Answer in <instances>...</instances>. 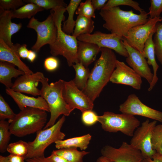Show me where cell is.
Instances as JSON below:
<instances>
[{"label":"cell","mask_w":162,"mask_h":162,"mask_svg":"<svg viewBox=\"0 0 162 162\" xmlns=\"http://www.w3.org/2000/svg\"><path fill=\"white\" fill-rule=\"evenodd\" d=\"M100 52V56L90 71L86 86L83 91L93 102L110 81L117 60L112 50L102 48Z\"/></svg>","instance_id":"cell-1"},{"label":"cell","mask_w":162,"mask_h":162,"mask_svg":"<svg viewBox=\"0 0 162 162\" xmlns=\"http://www.w3.org/2000/svg\"><path fill=\"white\" fill-rule=\"evenodd\" d=\"M99 14L105 22L103 27L111 33L121 38L130 28L144 24L149 18L148 13L144 10L136 14L132 10H124L119 7L102 9Z\"/></svg>","instance_id":"cell-2"},{"label":"cell","mask_w":162,"mask_h":162,"mask_svg":"<svg viewBox=\"0 0 162 162\" xmlns=\"http://www.w3.org/2000/svg\"><path fill=\"white\" fill-rule=\"evenodd\" d=\"M66 11L65 8L63 7L51 10L50 13L57 27V33L55 41L49 46L52 55L63 56L66 59L68 66L70 67L79 62L77 55L78 40L76 38L67 34L62 30V23L65 19L64 14Z\"/></svg>","instance_id":"cell-3"},{"label":"cell","mask_w":162,"mask_h":162,"mask_svg":"<svg viewBox=\"0 0 162 162\" xmlns=\"http://www.w3.org/2000/svg\"><path fill=\"white\" fill-rule=\"evenodd\" d=\"M48 81V79L45 77L40 81L42 85L40 96L47 102L50 113V119L44 129L54 125L61 115L68 116L73 111L66 103L63 96L64 81L59 79L50 84Z\"/></svg>","instance_id":"cell-4"},{"label":"cell","mask_w":162,"mask_h":162,"mask_svg":"<svg viewBox=\"0 0 162 162\" xmlns=\"http://www.w3.org/2000/svg\"><path fill=\"white\" fill-rule=\"evenodd\" d=\"M46 112L36 108H25L9 122L10 132L18 137L36 133L42 130L47 123Z\"/></svg>","instance_id":"cell-5"},{"label":"cell","mask_w":162,"mask_h":162,"mask_svg":"<svg viewBox=\"0 0 162 162\" xmlns=\"http://www.w3.org/2000/svg\"><path fill=\"white\" fill-rule=\"evenodd\" d=\"M65 119L63 115L53 126L37 132L34 140L28 142V149L26 159L44 156L45 150L49 146L63 140L65 135L61 131V129Z\"/></svg>","instance_id":"cell-6"},{"label":"cell","mask_w":162,"mask_h":162,"mask_svg":"<svg viewBox=\"0 0 162 162\" xmlns=\"http://www.w3.org/2000/svg\"><path fill=\"white\" fill-rule=\"evenodd\" d=\"M98 122L106 131L112 133L119 131L130 137L133 136L135 130L140 124V121L134 116L108 111L98 116Z\"/></svg>","instance_id":"cell-7"},{"label":"cell","mask_w":162,"mask_h":162,"mask_svg":"<svg viewBox=\"0 0 162 162\" xmlns=\"http://www.w3.org/2000/svg\"><path fill=\"white\" fill-rule=\"evenodd\" d=\"M34 29L37 34V39L32 49L38 52L44 46L53 44L56 38L57 27L52 14H50L42 22H40L34 17L30 20L27 26Z\"/></svg>","instance_id":"cell-8"},{"label":"cell","mask_w":162,"mask_h":162,"mask_svg":"<svg viewBox=\"0 0 162 162\" xmlns=\"http://www.w3.org/2000/svg\"><path fill=\"white\" fill-rule=\"evenodd\" d=\"M157 121L147 119L135 131L130 144L139 150L144 159H152L156 152L153 149L152 138L153 130Z\"/></svg>","instance_id":"cell-9"},{"label":"cell","mask_w":162,"mask_h":162,"mask_svg":"<svg viewBox=\"0 0 162 162\" xmlns=\"http://www.w3.org/2000/svg\"><path fill=\"white\" fill-rule=\"evenodd\" d=\"M122 38L113 34H106L96 31L92 34L81 35L78 40L94 43L100 48H106L113 50L118 54L125 57L128 55L122 42Z\"/></svg>","instance_id":"cell-10"},{"label":"cell","mask_w":162,"mask_h":162,"mask_svg":"<svg viewBox=\"0 0 162 162\" xmlns=\"http://www.w3.org/2000/svg\"><path fill=\"white\" fill-rule=\"evenodd\" d=\"M162 21L161 16L154 18L149 17L148 21L144 24L129 29L123 38L130 45L143 55L145 42L151 33H155L157 24Z\"/></svg>","instance_id":"cell-11"},{"label":"cell","mask_w":162,"mask_h":162,"mask_svg":"<svg viewBox=\"0 0 162 162\" xmlns=\"http://www.w3.org/2000/svg\"><path fill=\"white\" fill-rule=\"evenodd\" d=\"M101 153L102 156L115 162H142L144 159L139 150L125 142L118 148L105 146Z\"/></svg>","instance_id":"cell-12"},{"label":"cell","mask_w":162,"mask_h":162,"mask_svg":"<svg viewBox=\"0 0 162 162\" xmlns=\"http://www.w3.org/2000/svg\"><path fill=\"white\" fill-rule=\"evenodd\" d=\"M62 95L64 100L73 110L77 109L83 112L87 110H92L93 102L76 86L73 80L64 81Z\"/></svg>","instance_id":"cell-13"},{"label":"cell","mask_w":162,"mask_h":162,"mask_svg":"<svg viewBox=\"0 0 162 162\" xmlns=\"http://www.w3.org/2000/svg\"><path fill=\"white\" fill-rule=\"evenodd\" d=\"M119 110L123 113L140 116L162 122V112L144 104L134 94L129 95L126 100L120 105Z\"/></svg>","instance_id":"cell-14"},{"label":"cell","mask_w":162,"mask_h":162,"mask_svg":"<svg viewBox=\"0 0 162 162\" xmlns=\"http://www.w3.org/2000/svg\"><path fill=\"white\" fill-rule=\"evenodd\" d=\"M122 42L128 55L126 59V62L141 77L146 79L150 84L152 81L153 74L145 58L139 51L130 45L123 38Z\"/></svg>","instance_id":"cell-15"},{"label":"cell","mask_w":162,"mask_h":162,"mask_svg":"<svg viewBox=\"0 0 162 162\" xmlns=\"http://www.w3.org/2000/svg\"><path fill=\"white\" fill-rule=\"evenodd\" d=\"M110 81L129 86L138 90L140 89L142 84L141 77L138 74L123 62L118 60Z\"/></svg>","instance_id":"cell-16"},{"label":"cell","mask_w":162,"mask_h":162,"mask_svg":"<svg viewBox=\"0 0 162 162\" xmlns=\"http://www.w3.org/2000/svg\"><path fill=\"white\" fill-rule=\"evenodd\" d=\"M45 77L41 72L31 74H25L18 77L11 88L13 91L36 96L40 95V90L38 88L40 80Z\"/></svg>","instance_id":"cell-17"},{"label":"cell","mask_w":162,"mask_h":162,"mask_svg":"<svg viewBox=\"0 0 162 162\" xmlns=\"http://www.w3.org/2000/svg\"><path fill=\"white\" fill-rule=\"evenodd\" d=\"M12 15L10 10H5L0 8V39L10 47L16 49V44L11 41L13 35L17 33L22 27V24H16L11 21Z\"/></svg>","instance_id":"cell-18"},{"label":"cell","mask_w":162,"mask_h":162,"mask_svg":"<svg viewBox=\"0 0 162 162\" xmlns=\"http://www.w3.org/2000/svg\"><path fill=\"white\" fill-rule=\"evenodd\" d=\"M5 91L6 93L13 99L20 110L26 107H30L50 112L47 102L41 96L37 98L29 97L14 91L10 88H6Z\"/></svg>","instance_id":"cell-19"},{"label":"cell","mask_w":162,"mask_h":162,"mask_svg":"<svg viewBox=\"0 0 162 162\" xmlns=\"http://www.w3.org/2000/svg\"><path fill=\"white\" fill-rule=\"evenodd\" d=\"M20 58L17 50L10 48L2 39H0V61L7 62L14 65L26 74L33 73Z\"/></svg>","instance_id":"cell-20"},{"label":"cell","mask_w":162,"mask_h":162,"mask_svg":"<svg viewBox=\"0 0 162 162\" xmlns=\"http://www.w3.org/2000/svg\"><path fill=\"white\" fill-rule=\"evenodd\" d=\"M100 49L96 44L78 40L77 55L79 62L88 68L95 60Z\"/></svg>","instance_id":"cell-21"},{"label":"cell","mask_w":162,"mask_h":162,"mask_svg":"<svg viewBox=\"0 0 162 162\" xmlns=\"http://www.w3.org/2000/svg\"><path fill=\"white\" fill-rule=\"evenodd\" d=\"M154 34L152 33L150 34L145 42L143 50V55L145 58L147 59L148 64L152 66L153 71V80L148 89L149 91L152 90L158 80L157 74L159 66L155 60L154 47L152 38Z\"/></svg>","instance_id":"cell-22"},{"label":"cell","mask_w":162,"mask_h":162,"mask_svg":"<svg viewBox=\"0 0 162 162\" xmlns=\"http://www.w3.org/2000/svg\"><path fill=\"white\" fill-rule=\"evenodd\" d=\"M15 65L6 62H0V82L6 88H11L13 85L12 79L24 74L22 70L16 69Z\"/></svg>","instance_id":"cell-23"},{"label":"cell","mask_w":162,"mask_h":162,"mask_svg":"<svg viewBox=\"0 0 162 162\" xmlns=\"http://www.w3.org/2000/svg\"><path fill=\"white\" fill-rule=\"evenodd\" d=\"M91 138V135L88 134L80 136L58 140L55 142V147L58 149L79 148L83 151L87 148Z\"/></svg>","instance_id":"cell-24"},{"label":"cell","mask_w":162,"mask_h":162,"mask_svg":"<svg viewBox=\"0 0 162 162\" xmlns=\"http://www.w3.org/2000/svg\"><path fill=\"white\" fill-rule=\"evenodd\" d=\"M94 28V21L92 18L78 15L76 20L74 29L72 35L77 38L81 35L91 34Z\"/></svg>","instance_id":"cell-25"},{"label":"cell","mask_w":162,"mask_h":162,"mask_svg":"<svg viewBox=\"0 0 162 162\" xmlns=\"http://www.w3.org/2000/svg\"><path fill=\"white\" fill-rule=\"evenodd\" d=\"M72 66L75 71V76L73 81L76 86L83 91L86 86L90 71L88 68L79 62L75 63Z\"/></svg>","instance_id":"cell-26"},{"label":"cell","mask_w":162,"mask_h":162,"mask_svg":"<svg viewBox=\"0 0 162 162\" xmlns=\"http://www.w3.org/2000/svg\"><path fill=\"white\" fill-rule=\"evenodd\" d=\"M81 0H70L69 4L65 8L68 14L67 19L64 22L62 30L67 34L70 35L73 33L76 20L74 19V14L81 2Z\"/></svg>","instance_id":"cell-27"},{"label":"cell","mask_w":162,"mask_h":162,"mask_svg":"<svg viewBox=\"0 0 162 162\" xmlns=\"http://www.w3.org/2000/svg\"><path fill=\"white\" fill-rule=\"evenodd\" d=\"M43 8L33 3H28L19 8L11 11L12 18L19 19H30L37 13L42 11Z\"/></svg>","instance_id":"cell-28"},{"label":"cell","mask_w":162,"mask_h":162,"mask_svg":"<svg viewBox=\"0 0 162 162\" xmlns=\"http://www.w3.org/2000/svg\"><path fill=\"white\" fill-rule=\"evenodd\" d=\"M52 152L63 157L69 162H83V157L89 153L84 150L79 151L76 148L58 149Z\"/></svg>","instance_id":"cell-29"},{"label":"cell","mask_w":162,"mask_h":162,"mask_svg":"<svg viewBox=\"0 0 162 162\" xmlns=\"http://www.w3.org/2000/svg\"><path fill=\"white\" fill-rule=\"evenodd\" d=\"M10 123L5 120L0 121V152L4 153L7 151L10 136L9 129Z\"/></svg>","instance_id":"cell-30"},{"label":"cell","mask_w":162,"mask_h":162,"mask_svg":"<svg viewBox=\"0 0 162 162\" xmlns=\"http://www.w3.org/2000/svg\"><path fill=\"white\" fill-rule=\"evenodd\" d=\"M28 149V142L20 140L9 144L7 151L11 154L26 157Z\"/></svg>","instance_id":"cell-31"},{"label":"cell","mask_w":162,"mask_h":162,"mask_svg":"<svg viewBox=\"0 0 162 162\" xmlns=\"http://www.w3.org/2000/svg\"><path fill=\"white\" fill-rule=\"evenodd\" d=\"M25 3H33L46 10L54 9L57 7L66 8L67 4L63 0H24Z\"/></svg>","instance_id":"cell-32"},{"label":"cell","mask_w":162,"mask_h":162,"mask_svg":"<svg viewBox=\"0 0 162 162\" xmlns=\"http://www.w3.org/2000/svg\"><path fill=\"white\" fill-rule=\"evenodd\" d=\"M153 40L155 55L162 65V23L158 22Z\"/></svg>","instance_id":"cell-33"},{"label":"cell","mask_w":162,"mask_h":162,"mask_svg":"<svg viewBox=\"0 0 162 162\" xmlns=\"http://www.w3.org/2000/svg\"><path fill=\"white\" fill-rule=\"evenodd\" d=\"M152 143L153 149L162 155V124L156 125L153 130Z\"/></svg>","instance_id":"cell-34"},{"label":"cell","mask_w":162,"mask_h":162,"mask_svg":"<svg viewBox=\"0 0 162 162\" xmlns=\"http://www.w3.org/2000/svg\"><path fill=\"white\" fill-rule=\"evenodd\" d=\"M120 5L130 6L135 10L139 11L140 13L144 10L140 6L138 2L132 0H109L102 9H107L118 7Z\"/></svg>","instance_id":"cell-35"},{"label":"cell","mask_w":162,"mask_h":162,"mask_svg":"<svg viewBox=\"0 0 162 162\" xmlns=\"http://www.w3.org/2000/svg\"><path fill=\"white\" fill-rule=\"evenodd\" d=\"M92 3V0H86L84 2H81L78 7L75 14L83 16L89 18H95V15Z\"/></svg>","instance_id":"cell-36"},{"label":"cell","mask_w":162,"mask_h":162,"mask_svg":"<svg viewBox=\"0 0 162 162\" xmlns=\"http://www.w3.org/2000/svg\"><path fill=\"white\" fill-rule=\"evenodd\" d=\"M15 114L5 101L2 96L0 95V119H8V122L11 121L15 117Z\"/></svg>","instance_id":"cell-37"},{"label":"cell","mask_w":162,"mask_h":162,"mask_svg":"<svg viewBox=\"0 0 162 162\" xmlns=\"http://www.w3.org/2000/svg\"><path fill=\"white\" fill-rule=\"evenodd\" d=\"M22 0H0V8L5 10H14L24 5Z\"/></svg>","instance_id":"cell-38"},{"label":"cell","mask_w":162,"mask_h":162,"mask_svg":"<svg viewBox=\"0 0 162 162\" xmlns=\"http://www.w3.org/2000/svg\"><path fill=\"white\" fill-rule=\"evenodd\" d=\"M150 6L148 15L150 18L158 17L162 12V0H150Z\"/></svg>","instance_id":"cell-39"},{"label":"cell","mask_w":162,"mask_h":162,"mask_svg":"<svg viewBox=\"0 0 162 162\" xmlns=\"http://www.w3.org/2000/svg\"><path fill=\"white\" fill-rule=\"evenodd\" d=\"M98 116L92 110H88L82 112L81 119L86 125L90 126L94 125L98 122Z\"/></svg>","instance_id":"cell-40"},{"label":"cell","mask_w":162,"mask_h":162,"mask_svg":"<svg viewBox=\"0 0 162 162\" xmlns=\"http://www.w3.org/2000/svg\"><path fill=\"white\" fill-rule=\"evenodd\" d=\"M44 65L45 68L47 71H53L58 68L59 65L58 61L54 57H49L44 60Z\"/></svg>","instance_id":"cell-41"},{"label":"cell","mask_w":162,"mask_h":162,"mask_svg":"<svg viewBox=\"0 0 162 162\" xmlns=\"http://www.w3.org/2000/svg\"><path fill=\"white\" fill-rule=\"evenodd\" d=\"M26 44H20L18 49V53L20 58L23 59L27 58L28 51Z\"/></svg>","instance_id":"cell-42"},{"label":"cell","mask_w":162,"mask_h":162,"mask_svg":"<svg viewBox=\"0 0 162 162\" xmlns=\"http://www.w3.org/2000/svg\"><path fill=\"white\" fill-rule=\"evenodd\" d=\"M107 0H92V3L94 10H101L103 8Z\"/></svg>","instance_id":"cell-43"},{"label":"cell","mask_w":162,"mask_h":162,"mask_svg":"<svg viewBox=\"0 0 162 162\" xmlns=\"http://www.w3.org/2000/svg\"><path fill=\"white\" fill-rule=\"evenodd\" d=\"M46 158L51 162H69L63 157L56 155L52 152L50 156Z\"/></svg>","instance_id":"cell-44"},{"label":"cell","mask_w":162,"mask_h":162,"mask_svg":"<svg viewBox=\"0 0 162 162\" xmlns=\"http://www.w3.org/2000/svg\"><path fill=\"white\" fill-rule=\"evenodd\" d=\"M8 162H25L26 158L24 156H21L10 154L7 156Z\"/></svg>","instance_id":"cell-45"},{"label":"cell","mask_w":162,"mask_h":162,"mask_svg":"<svg viewBox=\"0 0 162 162\" xmlns=\"http://www.w3.org/2000/svg\"><path fill=\"white\" fill-rule=\"evenodd\" d=\"M25 160L26 162H51L44 156L27 158Z\"/></svg>","instance_id":"cell-46"},{"label":"cell","mask_w":162,"mask_h":162,"mask_svg":"<svg viewBox=\"0 0 162 162\" xmlns=\"http://www.w3.org/2000/svg\"><path fill=\"white\" fill-rule=\"evenodd\" d=\"M150 162H162V155L156 153L152 159H147Z\"/></svg>","instance_id":"cell-47"},{"label":"cell","mask_w":162,"mask_h":162,"mask_svg":"<svg viewBox=\"0 0 162 162\" xmlns=\"http://www.w3.org/2000/svg\"><path fill=\"white\" fill-rule=\"evenodd\" d=\"M37 57L36 52L32 50H29L27 59L31 62H33Z\"/></svg>","instance_id":"cell-48"},{"label":"cell","mask_w":162,"mask_h":162,"mask_svg":"<svg viewBox=\"0 0 162 162\" xmlns=\"http://www.w3.org/2000/svg\"><path fill=\"white\" fill-rule=\"evenodd\" d=\"M96 162H115L112 160L103 156L99 157Z\"/></svg>","instance_id":"cell-49"},{"label":"cell","mask_w":162,"mask_h":162,"mask_svg":"<svg viewBox=\"0 0 162 162\" xmlns=\"http://www.w3.org/2000/svg\"><path fill=\"white\" fill-rule=\"evenodd\" d=\"M0 162H8L7 156H0Z\"/></svg>","instance_id":"cell-50"},{"label":"cell","mask_w":162,"mask_h":162,"mask_svg":"<svg viewBox=\"0 0 162 162\" xmlns=\"http://www.w3.org/2000/svg\"><path fill=\"white\" fill-rule=\"evenodd\" d=\"M142 162H150L147 159H144Z\"/></svg>","instance_id":"cell-51"}]
</instances>
